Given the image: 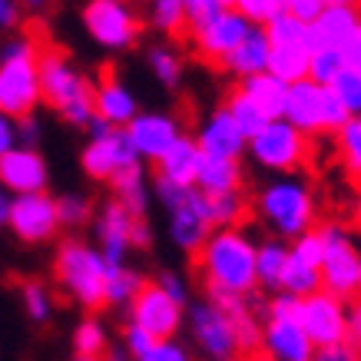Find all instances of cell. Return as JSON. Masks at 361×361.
Returning a JSON list of instances; mask_svg holds the SVG:
<instances>
[{"mask_svg":"<svg viewBox=\"0 0 361 361\" xmlns=\"http://www.w3.org/2000/svg\"><path fill=\"white\" fill-rule=\"evenodd\" d=\"M40 50L44 47L30 33H13L0 44V113H7L13 120L44 106Z\"/></svg>","mask_w":361,"mask_h":361,"instance_id":"5b68a950","label":"cell"},{"mask_svg":"<svg viewBox=\"0 0 361 361\" xmlns=\"http://www.w3.org/2000/svg\"><path fill=\"white\" fill-rule=\"evenodd\" d=\"M279 288L288 292V295H298L305 298L308 292H315L322 288V269L315 262H305V259H298L288 252V259H285V269H282V279H279Z\"/></svg>","mask_w":361,"mask_h":361,"instance_id":"74e56055","label":"cell"},{"mask_svg":"<svg viewBox=\"0 0 361 361\" xmlns=\"http://www.w3.org/2000/svg\"><path fill=\"white\" fill-rule=\"evenodd\" d=\"M285 4V11L288 13H295L298 20H315L318 17V11H322V7H325V0H282Z\"/></svg>","mask_w":361,"mask_h":361,"instance_id":"db71d44e","label":"cell"},{"mask_svg":"<svg viewBox=\"0 0 361 361\" xmlns=\"http://www.w3.org/2000/svg\"><path fill=\"white\" fill-rule=\"evenodd\" d=\"M298 295H288L279 288V295L265 305L262 335H259V355L272 361H312L315 345L298 322Z\"/></svg>","mask_w":361,"mask_h":361,"instance_id":"9c48e42d","label":"cell"},{"mask_svg":"<svg viewBox=\"0 0 361 361\" xmlns=\"http://www.w3.org/2000/svg\"><path fill=\"white\" fill-rule=\"evenodd\" d=\"M245 156L265 176L298 173L312 159V136H305L285 116H272L245 140Z\"/></svg>","mask_w":361,"mask_h":361,"instance_id":"8992f818","label":"cell"},{"mask_svg":"<svg viewBox=\"0 0 361 361\" xmlns=\"http://www.w3.org/2000/svg\"><path fill=\"white\" fill-rule=\"evenodd\" d=\"M133 4H136V0H133Z\"/></svg>","mask_w":361,"mask_h":361,"instance_id":"003e7915","label":"cell"},{"mask_svg":"<svg viewBox=\"0 0 361 361\" xmlns=\"http://www.w3.org/2000/svg\"><path fill=\"white\" fill-rule=\"evenodd\" d=\"M358 23H361V0H358Z\"/></svg>","mask_w":361,"mask_h":361,"instance_id":"e7e4bbea","label":"cell"},{"mask_svg":"<svg viewBox=\"0 0 361 361\" xmlns=\"http://www.w3.org/2000/svg\"><path fill=\"white\" fill-rule=\"evenodd\" d=\"M142 166H146V163H142V159H136V163L123 166L120 173L106 183V186L113 189V199H116V202H123L133 216H146V212H149V202H153L149 176H146V169H142Z\"/></svg>","mask_w":361,"mask_h":361,"instance_id":"484cf974","label":"cell"},{"mask_svg":"<svg viewBox=\"0 0 361 361\" xmlns=\"http://www.w3.org/2000/svg\"><path fill=\"white\" fill-rule=\"evenodd\" d=\"M70 351L77 361H97L106 358L110 351V331L97 315H83L70 331Z\"/></svg>","mask_w":361,"mask_h":361,"instance_id":"f546056e","label":"cell"},{"mask_svg":"<svg viewBox=\"0 0 361 361\" xmlns=\"http://www.w3.org/2000/svg\"><path fill=\"white\" fill-rule=\"evenodd\" d=\"M126 318L136 322L140 329H146L153 338H173L183 331L186 305L176 302L159 282H146L136 292V298L126 305Z\"/></svg>","mask_w":361,"mask_h":361,"instance_id":"5bb4252c","label":"cell"},{"mask_svg":"<svg viewBox=\"0 0 361 361\" xmlns=\"http://www.w3.org/2000/svg\"><path fill=\"white\" fill-rule=\"evenodd\" d=\"M308 44H272L269 50V73H275L285 83L308 77Z\"/></svg>","mask_w":361,"mask_h":361,"instance_id":"d590c367","label":"cell"},{"mask_svg":"<svg viewBox=\"0 0 361 361\" xmlns=\"http://www.w3.org/2000/svg\"><path fill=\"white\" fill-rule=\"evenodd\" d=\"M345 63H348V56L341 47H315L308 54V77L318 80V83H331Z\"/></svg>","mask_w":361,"mask_h":361,"instance_id":"ab89813d","label":"cell"},{"mask_svg":"<svg viewBox=\"0 0 361 361\" xmlns=\"http://www.w3.org/2000/svg\"><path fill=\"white\" fill-rule=\"evenodd\" d=\"M285 259H288V242L272 235V239L255 242V285L262 292H279Z\"/></svg>","mask_w":361,"mask_h":361,"instance_id":"1f68e13d","label":"cell"},{"mask_svg":"<svg viewBox=\"0 0 361 361\" xmlns=\"http://www.w3.org/2000/svg\"><path fill=\"white\" fill-rule=\"evenodd\" d=\"M142 23L166 40H176L189 30L186 4L183 0H142Z\"/></svg>","mask_w":361,"mask_h":361,"instance_id":"f1b7e54d","label":"cell"},{"mask_svg":"<svg viewBox=\"0 0 361 361\" xmlns=\"http://www.w3.org/2000/svg\"><path fill=\"white\" fill-rule=\"evenodd\" d=\"M142 285H146V275L130 262H110L106 269V285H103V298L110 308H126L136 298Z\"/></svg>","mask_w":361,"mask_h":361,"instance_id":"d6a6232c","label":"cell"},{"mask_svg":"<svg viewBox=\"0 0 361 361\" xmlns=\"http://www.w3.org/2000/svg\"><path fill=\"white\" fill-rule=\"evenodd\" d=\"M252 209L265 226V232L285 242L318 226V192L302 173L269 176L255 192Z\"/></svg>","mask_w":361,"mask_h":361,"instance_id":"7a4b0ae2","label":"cell"},{"mask_svg":"<svg viewBox=\"0 0 361 361\" xmlns=\"http://www.w3.org/2000/svg\"><path fill=\"white\" fill-rule=\"evenodd\" d=\"M186 4V17H189V27H196V23L209 20L212 13H219L226 4L222 0H183Z\"/></svg>","mask_w":361,"mask_h":361,"instance_id":"816d5d0a","label":"cell"},{"mask_svg":"<svg viewBox=\"0 0 361 361\" xmlns=\"http://www.w3.org/2000/svg\"><path fill=\"white\" fill-rule=\"evenodd\" d=\"M142 60H146V70H149V77H153L163 90H179L183 83H186V56L176 50L173 40L159 37L156 44L146 47Z\"/></svg>","mask_w":361,"mask_h":361,"instance_id":"4316f807","label":"cell"},{"mask_svg":"<svg viewBox=\"0 0 361 361\" xmlns=\"http://www.w3.org/2000/svg\"><path fill=\"white\" fill-rule=\"evenodd\" d=\"M183 329H189L192 348L209 361H232V358H239L242 355L239 335H235V329H232L226 308H222L216 298L206 295V298H199V302L189 298Z\"/></svg>","mask_w":361,"mask_h":361,"instance_id":"8fae6325","label":"cell"},{"mask_svg":"<svg viewBox=\"0 0 361 361\" xmlns=\"http://www.w3.org/2000/svg\"><path fill=\"white\" fill-rule=\"evenodd\" d=\"M345 56H348V63L355 66V70H361V33L351 40L348 47H345Z\"/></svg>","mask_w":361,"mask_h":361,"instance_id":"680465c9","label":"cell"},{"mask_svg":"<svg viewBox=\"0 0 361 361\" xmlns=\"http://www.w3.org/2000/svg\"><path fill=\"white\" fill-rule=\"evenodd\" d=\"M11 192H7V189L0 186V226H4V222H7V209H11Z\"/></svg>","mask_w":361,"mask_h":361,"instance_id":"94428289","label":"cell"},{"mask_svg":"<svg viewBox=\"0 0 361 361\" xmlns=\"http://www.w3.org/2000/svg\"><path fill=\"white\" fill-rule=\"evenodd\" d=\"M56 216H60V226L63 229H80L93 219V202L83 192H63L56 199Z\"/></svg>","mask_w":361,"mask_h":361,"instance_id":"b9f144b4","label":"cell"},{"mask_svg":"<svg viewBox=\"0 0 361 361\" xmlns=\"http://www.w3.org/2000/svg\"><path fill=\"white\" fill-rule=\"evenodd\" d=\"M11 235L20 245H50L60 235V216H56V199L50 192H20L11 199L7 209V222H4Z\"/></svg>","mask_w":361,"mask_h":361,"instance_id":"4fadbf2b","label":"cell"},{"mask_svg":"<svg viewBox=\"0 0 361 361\" xmlns=\"http://www.w3.org/2000/svg\"><path fill=\"white\" fill-rule=\"evenodd\" d=\"M325 4H358V0H325Z\"/></svg>","mask_w":361,"mask_h":361,"instance_id":"6125c7cd","label":"cell"},{"mask_svg":"<svg viewBox=\"0 0 361 361\" xmlns=\"http://www.w3.org/2000/svg\"><path fill=\"white\" fill-rule=\"evenodd\" d=\"M269 50H272V40H269L265 27L252 23L249 33L219 60V70L229 73L232 80H245L252 73H262V70H269Z\"/></svg>","mask_w":361,"mask_h":361,"instance_id":"cb8c5ba5","label":"cell"},{"mask_svg":"<svg viewBox=\"0 0 361 361\" xmlns=\"http://www.w3.org/2000/svg\"><path fill=\"white\" fill-rule=\"evenodd\" d=\"M358 33V4H325L315 20H308L305 44L308 50H315V47H341L345 50Z\"/></svg>","mask_w":361,"mask_h":361,"instance_id":"ffe728a7","label":"cell"},{"mask_svg":"<svg viewBox=\"0 0 361 361\" xmlns=\"http://www.w3.org/2000/svg\"><path fill=\"white\" fill-rule=\"evenodd\" d=\"M153 239H156V232H153V226L146 222V216H136V219H133V232H130L133 249L136 252L153 249Z\"/></svg>","mask_w":361,"mask_h":361,"instance_id":"f5cc1de1","label":"cell"},{"mask_svg":"<svg viewBox=\"0 0 361 361\" xmlns=\"http://www.w3.org/2000/svg\"><path fill=\"white\" fill-rule=\"evenodd\" d=\"M252 20L235 7H222L219 13H212L209 20L189 27V37H192V54L209 66H219V60L229 54L232 47L239 44L242 37L249 33Z\"/></svg>","mask_w":361,"mask_h":361,"instance_id":"2e32d148","label":"cell"},{"mask_svg":"<svg viewBox=\"0 0 361 361\" xmlns=\"http://www.w3.org/2000/svg\"><path fill=\"white\" fill-rule=\"evenodd\" d=\"M245 186L242 176V159H226V156H202L196 173V189L202 192H222V189Z\"/></svg>","mask_w":361,"mask_h":361,"instance_id":"4dcf8cb0","label":"cell"},{"mask_svg":"<svg viewBox=\"0 0 361 361\" xmlns=\"http://www.w3.org/2000/svg\"><path fill=\"white\" fill-rule=\"evenodd\" d=\"M80 23L90 44L103 54H126L140 44L146 30L142 13L133 7V0H87L80 7Z\"/></svg>","mask_w":361,"mask_h":361,"instance_id":"52a82bcc","label":"cell"},{"mask_svg":"<svg viewBox=\"0 0 361 361\" xmlns=\"http://www.w3.org/2000/svg\"><path fill=\"white\" fill-rule=\"evenodd\" d=\"M282 116L292 123V126H298L305 136L322 140V136H331L341 123L348 120V110L338 103V97L331 93L329 83L302 77V80H295V83H288Z\"/></svg>","mask_w":361,"mask_h":361,"instance_id":"ba28073f","label":"cell"},{"mask_svg":"<svg viewBox=\"0 0 361 361\" xmlns=\"http://www.w3.org/2000/svg\"><path fill=\"white\" fill-rule=\"evenodd\" d=\"M315 358L318 361H358L361 351L345 338V341H335V345H325V348H315Z\"/></svg>","mask_w":361,"mask_h":361,"instance_id":"f907efd6","label":"cell"},{"mask_svg":"<svg viewBox=\"0 0 361 361\" xmlns=\"http://www.w3.org/2000/svg\"><path fill=\"white\" fill-rule=\"evenodd\" d=\"M245 133L226 106H216L209 110V116L199 123L196 130V142L202 156H226V159H242L245 156Z\"/></svg>","mask_w":361,"mask_h":361,"instance_id":"44dd1931","label":"cell"},{"mask_svg":"<svg viewBox=\"0 0 361 361\" xmlns=\"http://www.w3.org/2000/svg\"><path fill=\"white\" fill-rule=\"evenodd\" d=\"M232 7L245 13L252 23H269L279 11H285L282 0H232Z\"/></svg>","mask_w":361,"mask_h":361,"instance_id":"bcb514c9","label":"cell"},{"mask_svg":"<svg viewBox=\"0 0 361 361\" xmlns=\"http://www.w3.org/2000/svg\"><path fill=\"white\" fill-rule=\"evenodd\" d=\"M199 206L212 226H242L249 216V196L245 189H222V192H202L199 189Z\"/></svg>","mask_w":361,"mask_h":361,"instance_id":"83f0119b","label":"cell"},{"mask_svg":"<svg viewBox=\"0 0 361 361\" xmlns=\"http://www.w3.org/2000/svg\"><path fill=\"white\" fill-rule=\"evenodd\" d=\"M136 159H140V156L133 149L126 130H123V126H110V123H103L93 116V123L87 126V146H83V153H80V169L87 173V179L106 186L123 166L136 163Z\"/></svg>","mask_w":361,"mask_h":361,"instance_id":"7c38bea8","label":"cell"},{"mask_svg":"<svg viewBox=\"0 0 361 361\" xmlns=\"http://www.w3.org/2000/svg\"><path fill=\"white\" fill-rule=\"evenodd\" d=\"M199 163H202V149H199L196 136H189V133L183 130L179 140H176L153 166H156V173L166 176V179H176V183H183V186H196Z\"/></svg>","mask_w":361,"mask_h":361,"instance_id":"d4e9b609","label":"cell"},{"mask_svg":"<svg viewBox=\"0 0 361 361\" xmlns=\"http://www.w3.org/2000/svg\"><path fill=\"white\" fill-rule=\"evenodd\" d=\"M44 140V123L37 113H27V116H17V142L23 146H40Z\"/></svg>","mask_w":361,"mask_h":361,"instance_id":"681fc988","label":"cell"},{"mask_svg":"<svg viewBox=\"0 0 361 361\" xmlns=\"http://www.w3.org/2000/svg\"><path fill=\"white\" fill-rule=\"evenodd\" d=\"M196 272L206 295H252L255 285V239L245 226H212L196 249Z\"/></svg>","mask_w":361,"mask_h":361,"instance_id":"6da1fadb","label":"cell"},{"mask_svg":"<svg viewBox=\"0 0 361 361\" xmlns=\"http://www.w3.org/2000/svg\"><path fill=\"white\" fill-rule=\"evenodd\" d=\"M0 186L11 196L20 192H44L50 189V163L40 153V146H11L0 156Z\"/></svg>","mask_w":361,"mask_h":361,"instance_id":"ac0fdd59","label":"cell"},{"mask_svg":"<svg viewBox=\"0 0 361 361\" xmlns=\"http://www.w3.org/2000/svg\"><path fill=\"white\" fill-rule=\"evenodd\" d=\"M345 338L361 351V292L355 298H348V335Z\"/></svg>","mask_w":361,"mask_h":361,"instance_id":"9f6ffc18","label":"cell"},{"mask_svg":"<svg viewBox=\"0 0 361 361\" xmlns=\"http://www.w3.org/2000/svg\"><path fill=\"white\" fill-rule=\"evenodd\" d=\"M156 282L163 285V288L176 298V302L189 305V298H192V285H189V279H186L183 272H173V269H166V272H159V279H156Z\"/></svg>","mask_w":361,"mask_h":361,"instance_id":"c3c4849f","label":"cell"},{"mask_svg":"<svg viewBox=\"0 0 361 361\" xmlns=\"http://www.w3.org/2000/svg\"><path fill=\"white\" fill-rule=\"evenodd\" d=\"M40 97L44 106L73 130H87L93 123V80L80 70L63 50H40Z\"/></svg>","mask_w":361,"mask_h":361,"instance_id":"3957f363","label":"cell"},{"mask_svg":"<svg viewBox=\"0 0 361 361\" xmlns=\"http://www.w3.org/2000/svg\"><path fill=\"white\" fill-rule=\"evenodd\" d=\"M20 305H23V315L30 318L33 325H47V322H54V315H56L54 288L47 282H40V279L20 282Z\"/></svg>","mask_w":361,"mask_h":361,"instance_id":"8d00e7d4","label":"cell"},{"mask_svg":"<svg viewBox=\"0 0 361 361\" xmlns=\"http://www.w3.org/2000/svg\"><path fill=\"white\" fill-rule=\"evenodd\" d=\"M355 212H358V222H361V196H358V209H355Z\"/></svg>","mask_w":361,"mask_h":361,"instance_id":"be15d7a7","label":"cell"},{"mask_svg":"<svg viewBox=\"0 0 361 361\" xmlns=\"http://www.w3.org/2000/svg\"><path fill=\"white\" fill-rule=\"evenodd\" d=\"M11 146H17V120L0 113V156L7 153Z\"/></svg>","mask_w":361,"mask_h":361,"instance_id":"6f0895ef","label":"cell"},{"mask_svg":"<svg viewBox=\"0 0 361 361\" xmlns=\"http://www.w3.org/2000/svg\"><path fill=\"white\" fill-rule=\"evenodd\" d=\"M23 17L20 0H0V33H11L17 30V23Z\"/></svg>","mask_w":361,"mask_h":361,"instance_id":"11a10c76","label":"cell"},{"mask_svg":"<svg viewBox=\"0 0 361 361\" xmlns=\"http://www.w3.org/2000/svg\"><path fill=\"white\" fill-rule=\"evenodd\" d=\"M222 4H226V7H232V0H222Z\"/></svg>","mask_w":361,"mask_h":361,"instance_id":"03108f58","label":"cell"},{"mask_svg":"<svg viewBox=\"0 0 361 361\" xmlns=\"http://www.w3.org/2000/svg\"><path fill=\"white\" fill-rule=\"evenodd\" d=\"M133 216L130 209L116 202V199H106L99 209H93V245H97L106 262H126L133 252V242H130V232H133Z\"/></svg>","mask_w":361,"mask_h":361,"instance_id":"d6986e66","label":"cell"},{"mask_svg":"<svg viewBox=\"0 0 361 361\" xmlns=\"http://www.w3.org/2000/svg\"><path fill=\"white\" fill-rule=\"evenodd\" d=\"M169 212V222H166V235L173 242L179 252H186V255H196V249L206 242V235L212 232V222L206 219V212L199 206V189L192 186L179 206L166 209Z\"/></svg>","mask_w":361,"mask_h":361,"instance_id":"7402d4cb","label":"cell"},{"mask_svg":"<svg viewBox=\"0 0 361 361\" xmlns=\"http://www.w3.org/2000/svg\"><path fill=\"white\" fill-rule=\"evenodd\" d=\"M140 110V99L130 90L126 80H120L116 73H106L93 83V113L97 120L110 123V126H126Z\"/></svg>","mask_w":361,"mask_h":361,"instance_id":"603a6c76","label":"cell"},{"mask_svg":"<svg viewBox=\"0 0 361 361\" xmlns=\"http://www.w3.org/2000/svg\"><path fill=\"white\" fill-rule=\"evenodd\" d=\"M142 361H189V348L179 341V335H173V338H156L153 348L146 351Z\"/></svg>","mask_w":361,"mask_h":361,"instance_id":"7dc6e473","label":"cell"},{"mask_svg":"<svg viewBox=\"0 0 361 361\" xmlns=\"http://www.w3.org/2000/svg\"><path fill=\"white\" fill-rule=\"evenodd\" d=\"M331 93L338 97V103L348 110V116H361V70H355L351 63L341 66V73L329 83Z\"/></svg>","mask_w":361,"mask_h":361,"instance_id":"60d3db41","label":"cell"},{"mask_svg":"<svg viewBox=\"0 0 361 361\" xmlns=\"http://www.w3.org/2000/svg\"><path fill=\"white\" fill-rule=\"evenodd\" d=\"M298 322H302V329H305L315 348L345 341V335H348V302L325 292V288H315L298 302Z\"/></svg>","mask_w":361,"mask_h":361,"instance_id":"9a60e30c","label":"cell"},{"mask_svg":"<svg viewBox=\"0 0 361 361\" xmlns=\"http://www.w3.org/2000/svg\"><path fill=\"white\" fill-rule=\"evenodd\" d=\"M331 140H335V156H338L345 176L361 183V116H348L331 133Z\"/></svg>","mask_w":361,"mask_h":361,"instance_id":"e575fe53","label":"cell"},{"mask_svg":"<svg viewBox=\"0 0 361 361\" xmlns=\"http://www.w3.org/2000/svg\"><path fill=\"white\" fill-rule=\"evenodd\" d=\"M123 130H126L133 149H136V156H140L142 163H156L179 140L183 123L169 110H136V116Z\"/></svg>","mask_w":361,"mask_h":361,"instance_id":"e0dca14e","label":"cell"},{"mask_svg":"<svg viewBox=\"0 0 361 361\" xmlns=\"http://www.w3.org/2000/svg\"><path fill=\"white\" fill-rule=\"evenodd\" d=\"M265 33L272 44H305V33H308V23L298 20L295 13L288 11H279L269 23H262Z\"/></svg>","mask_w":361,"mask_h":361,"instance_id":"7bdbcfd3","label":"cell"},{"mask_svg":"<svg viewBox=\"0 0 361 361\" xmlns=\"http://www.w3.org/2000/svg\"><path fill=\"white\" fill-rule=\"evenodd\" d=\"M245 93H249L259 106H262L269 116H282V106H285V93H288V83L279 80L275 73L262 70V73H252L245 80H235Z\"/></svg>","mask_w":361,"mask_h":361,"instance_id":"836d02e7","label":"cell"},{"mask_svg":"<svg viewBox=\"0 0 361 361\" xmlns=\"http://www.w3.org/2000/svg\"><path fill=\"white\" fill-rule=\"evenodd\" d=\"M153 341L156 338L149 335V331L140 329L136 322H130V318H126V329H123V335H120V345L126 348V355H130V358L142 361V358H146V351L153 348Z\"/></svg>","mask_w":361,"mask_h":361,"instance_id":"f6af8a7d","label":"cell"},{"mask_svg":"<svg viewBox=\"0 0 361 361\" xmlns=\"http://www.w3.org/2000/svg\"><path fill=\"white\" fill-rule=\"evenodd\" d=\"M222 106H226V110L232 113V120L239 123L245 136H252V133L259 130L262 123L272 120V116H269V113H265L262 106H259V103H255V99H252L249 93H245V90L239 87V83H235V87H232L229 93H226V103H222Z\"/></svg>","mask_w":361,"mask_h":361,"instance_id":"f35d334b","label":"cell"},{"mask_svg":"<svg viewBox=\"0 0 361 361\" xmlns=\"http://www.w3.org/2000/svg\"><path fill=\"white\" fill-rule=\"evenodd\" d=\"M54 0H20V7L23 11H30V13H40V11H47Z\"/></svg>","mask_w":361,"mask_h":361,"instance_id":"91938a15","label":"cell"},{"mask_svg":"<svg viewBox=\"0 0 361 361\" xmlns=\"http://www.w3.org/2000/svg\"><path fill=\"white\" fill-rule=\"evenodd\" d=\"M322 288L338 298H355L361 292V242L341 222H322Z\"/></svg>","mask_w":361,"mask_h":361,"instance_id":"30bf717a","label":"cell"},{"mask_svg":"<svg viewBox=\"0 0 361 361\" xmlns=\"http://www.w3.org/2000/svg\"><path fill=\"white\" fill-rule=\"evenodd\" d=\"M106 255L87 239H63L54 252V262H50V272H54L56 288L63 292L73 305H80L83 312H99L106 308V298H103V285H106Z\"/></svg>","mask_w":361,"mask_h":361,"instance_id":"277c9868","label":"cell"},{"mask_svg":"<svg viewBox=\"0 0 361 361\" xmlns=\"http://www.w3.org/2000/svg\"><path fill=\"white\" fill-rule=\"evenodd\" d=\"M149 189H153V199H156V202H159L163 209L179 206V202H183V199L192 192V186H183V183H176V179H166V176H159V173L149 179Z\"/></svg>","mask_w":361,"mask_h":361,"instance_id":"ee69618b","label":"cell"}]
</instances>
